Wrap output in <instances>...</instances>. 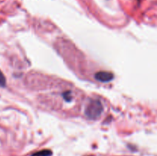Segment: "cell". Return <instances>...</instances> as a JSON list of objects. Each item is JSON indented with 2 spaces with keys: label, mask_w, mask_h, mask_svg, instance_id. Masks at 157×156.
<instances>
[{
  "label": "cell",
  "mask_w": 157,
  "mask_h": 156,
  "mask_svg": "<svg viewBox=\"0 0 157 156\" xmlns=\"http://www.w3.org/2000/svg\"><path fill=\"white\" fill-rule=\"evenodd\" d=\"M103 112V106L98 99H92L87 105L85 115L90 119H97L101 116Z\"/></svg>",
  "instance_id": "obj_1"
},
{
  "label": "cell",
  "mask_w": 157,
  "mask_h": 156,
  "mask_svg": "<svg viewBox=\"0 0 157 156\" xmlns=\"http://www.w3.org/2000/svg\"><path fill=\"white\" fill-rule=\"evenodd\" d=\"M95 79L100 82L107 83L110 82L113 79V74L110 72L100 71L95 74Z\"/></svg>",
  "instance_id": "obj_2"
},
{
  "label": "cell",
  "mask_w": 157,
  "mask_h": 156,
  "mask_svg": "<svg viewBox=\"0 0 157 156\" xmlns=\"http://www.w3.org/2000/svg\"><path fill=\"white\" fill-rule=\"evenodd\" d=\"M52 154V151L50 150H42V151H38L32 154V156H51Z\"/></svg>",
  "instance_id": "obj_3"
},
{
  "label": "cell",
  "mask_w": 157,
  "mask_h": 156,
  "mask_svg": "<svg viewBox=\"0 0 157 156\" xmlns=\"http://www.w3.org/2000/svg\"><path fill=\"white\" fill-rule=\"evenodd\" d=\"M6 78H5L4 75H3V73H2L1 70H0V87H4L5 86H6Z\"/></svg>",
  "instance_id": "obj_4"
}]
</instances>
